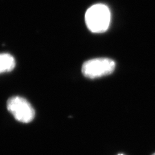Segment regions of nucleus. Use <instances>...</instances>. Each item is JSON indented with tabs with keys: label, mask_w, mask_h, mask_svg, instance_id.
Listing matches in <instances>:
<instances>
[{
	"label": "nucleus",
	"mask_w": 155,
	"mask_h": 155,
	"mask_svg": "<svg viewBox=\"0 0 155 155\" xmlns=\"http://www.w3.org/2000/svg\"><path fill=\"white\" fill-rule=\"evenodd\" d=\"M85 18L86 25L91 32L101 33L107 30L110 13L109 8L105 5L96 4L87 10Z\"/></svg>",
	"instance_id": "obj_1"
},
{
	"label": "nucleus",
	"mask_w": 155,
	"mask_h": 155,
	"mask_svg": "<svg viewBox=\"0 0 155 155\" xmlns=\"http://www.w3.org/2000/svg\"><path fill=\"white\" fill-rule=\"evenodd\" d=\"M115 67V61L109 58H94L85 61L81 71L85 77L93 79L111 74Z\"/></svg>",
	"instance_id": "obj_2"
},
{
	"label": "nucleus",
	"mask_w": 155,
	"mask_h": 155,
	"mask_svg": "<svg viewBox=\"0 0 155 155\" xmlns=\"http://www.w3.org/2000/svg\"><path fill=\"white\" fill-rule=\"evenodd\" d=\"M7 107L10 113L19 122L30 123L35 118V109L31 104L22 97H12L7 101Z\"/></svg>",
	"instance_id": "obj_3"
},
{
	"label": "nucleus",
	"mask_w": 155,
	"mask_h": 155,
	"mask_svg": "<svg viewBox=\"0 0 155 155\" xmlns=\"http://www.w3.org/2000/svg\"><path fill=\"white\" fill-rule=\"evenodd\" d=\"M15 65L16 61L12 55L7 53L0 54V73L12 71Z\"/></svg>",
	"instance_id": "obj_4"
},
{
	"label": "nucleus",
	"mask_w": 155,
	"mask_h": 155,
	"mask_svg": "<svg viewBox=\"0 0 155 155\" xmlns=\"http://www.w3.org/2000/svg\"><path fill=\"white\" fill-rule=\"evenodd\" d=\"M117 155H125V154H122V153H119V154H118Z\"/></svg>",
	"instance_id": "obj_5"
},
{
	"label": "nucleus",
	"mask_w": 155,
	"mask_h": 155,
	"mask_svg": "<svg viewBox=\"0 0 155 155\" xmlns=\"http://www.w3.org/2000/svg\"><path fill=\"white\" fill-rule=\"evenodd\" d=\"M151 155H155V153H153Z\"/></svg>",
	"instance_id": "obj_6"
}]
</instances>
